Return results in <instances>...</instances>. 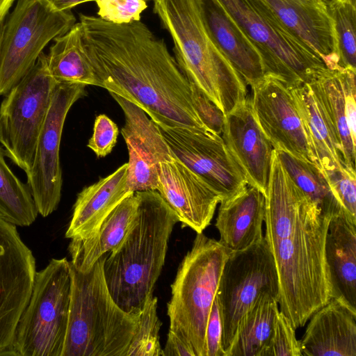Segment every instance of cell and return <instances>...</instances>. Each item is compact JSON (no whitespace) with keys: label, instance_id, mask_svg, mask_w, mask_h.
Masks as SVG:
<instances>
[{"label":"cell","instance_id":"cell-2","mask_svg":"<svg viewBox=\"0 0 356 356\" xmlns=\"http://www.w3.org/2000/svg\"><path fill=\"white\" fill-rule=\"evenodd\" d=\"M264 195V237L277 273L279 311L296 330L332 298L325 252L330 218L293 181L275 149Z\"/></svg>","mask_w":356,"mask_h":356},{"label":"cell","instance_id":"cell-42","mask_svg":"<svg viewBox=\"0 0 356 356\" xmlns=\"http://www.w3.org/2000/svg\"><path fill=\"white\" fill-rule=\"evenodd\" d=\"M15 0H0V20L4 19L10 8Z\"/></svg>","mask_w":356,"mask_h":356},{"label":"cell","instance_id":"cell-32","mask_svg":"<svg viewBox=\"0 0 356 356\" xmlns=\"http://www.w3.org/2000/svg\"><path fill=\"white\" fill-rule=\"evenodd\" d=\"M337 40L338 66L356 70V0H325Z\"/></svg>","mask_w":356,"mask_h":356},{"label":"cell","instance_id":"cell-4","mask_svg":"<svg viewBox=\"0 0 356 356\" xmlns=\"http://www.w3.org/2000/svg\"><path fill=\"white\" fill-rule=\"evenodd\" d=\"M172 37L177 65L189 82L226 115L247 99V85L212 40L197 0H154Z\"/></svg>","mask_w":356,"mask_h":356},{"label":"cell","instance_id":"cell-38","mask_svg":"<svg viewBox=\"0 0 356 356\" xmlns=\"http://www.w3.org/2000/svg\"><path fill=\"white\" fill-rule=\"evenodd\" d=\"M190 83L193 105L199 119L209 131L221 136L224 113L200 89Z\"/></svg>","mask_w":356,"mask_h":356},{"label":"cell","instance_id":"cell-12","mask_svg":"<svg viewBox=\"0 0 356 356\" xmlns=\"http://www.w3.org/2000/svg\"><path fill=\"white\" fill-rule=\"evenodd\" d=\"M86 86L58 83L38 135L33 165L26 175L38 213L47 217L60 203L63 185L60 145L67 115L86 95Z\"/></svg>","mask_w":356,"mask_h":356},{"label":"cell","instance_id":"cell-22","mask_svg":"<svg viewBox=\"0 0 356 356\" xmlns=\"http://www.w3.org/2000/svg\"><path fill=\"white\" fill-rule=\"evenodd\" d=\"M219 204L215 226L227 249L241 250L264 237L265 195L258 188L248 184Z\"/></svg>","mask_w":356,"mask_h":356},{"label":"cell","instance_id":"cell-8","mask_svg":"<svg viewBox=\"0 0 356 356\" xmlns=\"http://www.w3.org/2000/svg\"><path fill=\"white\" fill-rule=\"evenodd\" d=\"M70 293V263L65 257L51 259L36 271L29 303L15 330L16 355L62 356Z\"/></svg>","mask_w":356,"mask_h":356},{"label":"cell","instance_id":"cell-19","mask_svg":"<svg viewBox=\"0 0 356 356\" xmlns=\"http://www.w3.org/2000/svg\"><path fill=\"white\" fill-rule=\"evenodd\" d=\"M285 26L330 70L339 68L337 40L325 0H265Z\"/></svg>","mask_w":356,"mask_h":356},{"label":"cell","instance_id":"cell-30","mask_svg":"<svg viewBox=\"0 0 356 356\" xmlns=\"http://www.w3.org/2000/svg\"><path fill=\"white\" fill-rule=\"evenodd\" d=\"M275 150L293 181L323 215L331 218L343 209L316 165L284 151Z\"/></svg>","mask_w":356,"mask_h":356},{"label":"cell","instance_id":"cell-33","mask_svg":"<svg viewBox=\"0 0 356 356\" xmlns=\"http://www.w3.org/2000/svg\"><path fill=\"white\" fill-rule=\"evenodd\" d=\"M158 299L153 295L141 310L127 356H163L159 341L162 325L157 315Z\"/></svg>","mask_w":356,"mask_h":356},{"label":"cell","instance_id":"cell-7","mask_svg":"<svg viewBox=\"0 0 356 356\" xmlns=\"http://www.w3.org/2000/svg\"><path fill=\"white\" fill-rule=\"evenodd\" d=\"M260 55L264 75L295 88L314 81L327 67L298 40L265 0H218Z\"/></svg>","mask_w":356,"mask_h":356},{"label":"cell","instance_id":"cell-5","mask_svg":"<svg viewBox=\"0 0 356 356\" xmlns=\"http://www.w3.org/2000/svg\"><path fill=\"white\" fill-rule=\"evenodd\" d=\"M107 253L86 272L70 261V303L62 356L127 355L139 315L122 310L111 296L103 268Z\"/></svg>","mask_w":356,"mask_h":356},{"label":"cell","instance_id":"cell-13","mask_svg":"<svg viewBox=\"0 0 356 356\" xmlns=\"http://www.w3.org/2000/svg\"><path fill=\"white\" fill-rule=\"evenodd\" d=\"M35 273V259L17 226L0 215V355H16L15 330L29 303Z\"/></svg>","mask_w":356,"mask_h":356},{"label":"cell","instance_id":"cell-41","mask_svg":"<svg viewBox=\"0 0 356 356\" xmlns=\"http://www.w3.org/2000/svg\"><path fill=\"white\" fill-rule=\"evenodd\" d=\"M53 7L58 10H68L77 5L95 0H49Z\"/></svg>","mask_w":356,"mask_h":356},{"label":"cell","instance_id":"cell-29","mask_svg":"<svg viewBox=\"0 0 356 356\" xmlns=\"http://www.w3.org/2000/svg\"><path fill=\"white\" fill-rule=\"evenodd\" d=\"M279 312L277 300L264 293L246 312L225 356H259L268 343Z\"/></svg>","mask_w":356,"mask_h":356},{"label":"cell","instance_id":"cell-40","mask_svg":"<svg viewBox=\"0 0 356 356\" xmlns=\"http://www.w3.org/2000/svg\"><path fill=\"white\" fill-rule=\"evenodd\" d=\"M163 350V356H195L190 343L170 330Z\"/></svg>","mask_w":356,"mask_h":356},{"label":"cell","instance_id":"cell-17","mask_svg":"<svg viewBox=\"0 0 356 356\" xmlns=\"http://www.w3.org/2000/svg\"><path fill=\"white\" fill-rule=\"evenodd\" d=\"M156 191L182 227L201 233L210 225L219 195L174 154L159 164Z\"/></svg>","mask_w":356,"mask_h":356},{"label":"cell","instance_id":"cell-37","mask_svg":"<svg viewBox=\"0 0 356 356\" xmlns=\"http://www.w3.org/2000/svg\"><path fill=\"white\" fill-rule=\"evenodd\" d=\"M119 134L117 124L104 114L96 117L93 134L87 146L97 157H104L111 152L115 147Z\"/></svg>","mask_w":356,"mask_h":356},{"label":"cell","instance_id":"cell-21","mask_svg":"<svg viewBox=\"0 0 356 356\" xmlns=\"http://www.w3.org/2000/svg\"><path fill=\"white\" fill-rule=\"evenodd\" d=\"M212 40L247 86L264 76L259 54L218 0H197Z\"/></svg>","mask_w":356,"mask_h":356},{"label":"cell","instance_id":"cell-1","mask_svg":"<svg viewBox=\"0 0 356 356\" xmlns=\"http://www.w3.org/2000/svg\"><path fill=\"white\" fill-rule=\"evenodd\" d=\"M79 23L101 88L137 105L160 127L210 131L195 111L189 81L144 23L117 24L84 14Z\"/></svg>","mask_w":356,"mask_h":356},{"label":"cell","instance_id":"cell-31","mask_svg":"<svg viewBox=\"0 0 356 356\" xmlns=\"http://www.w3.org/2000/svg\"><path fill=\"white\" fill-rule=\"evenodd\" d=\"M0 146V215L19 227L33 224L38 213L29 186L12 171Z\"/></svg>","mask_w":356,"mask_h":356},{"label":"cell","instance_id":"cell-36","mask_svg":"<svg viewBox=\"0 0 356 356\" xmlns=\"http://www.w3.org/2000/svg\"><path fill=\"white\" fill-rule=\"evenodd\" d=\"M343 209L356 217V173L346 168L321 171Z\"/></svg>","mask_w":356,"mask_h":356},{"label":"cell","instance_id":"cell-3","mask_svg":"<svg viewBox=\"0 0 356 356\" xmlns=\"http://www.w3.org/2000/svg\"><path fill=\"white\" fill-rule=\"evenodd\" d=\"M136 218L122 241L106 254L104 274L108 291L124 312L139 315L165 264L177 216L157 191L135 192Z\"/></svg>","mask_w":356,"mask_h":356},{"label":"cell","instance_id":"cell-34","mask_svg":"<svg viewBox=\"0 0 356 356\" xmlns=\"http://www.w3.org/2000/svg\"><path fill=\"white\" fill-rule=\"evenodd\" d=\"M286 317L278 312L270 337L259 356H301L300 342Z\"/></svg>","mask_w":356,"mask_h":356},{"label":"cell","instance_id":"cell-6","mask_svg":"<svg viewBox=\"0 0 356 356\" xmlns=\"http://www.w3.org/2000/svg\"><path fill=\"white\" fill-rule=\"evenodd\" d=\"M229 252L219 241L197 233L171 285L169 330L189 343L195 356H206V327Z\"/></svg>","mask_w":356,"mask_h":356},{"label":"cell","instance_id":"cell-27","mask_svg":"<svg viewBox=\"0 0 356 356\" xmlns=\"http://www.w3.org/2000/svg\"><path fill=\"white\" fill-rule=\"evenodd\" d=\"M47 69L58 83H79L100 87L99 81L85 50L80 23L54 38L46 54Z\"/></svg>","mask_w":356,"mask_h":356},{"label":"cell","instance_id":"cell-39","mask_svg":"<svg viewBox=\"0 0 356 356\" xmlns=\"http://www.w3.org/2000/svg\"><path fill=\"white\" fill-rule=\"evenodd\" d=\"M222 327L216 296L209 313L205 332L206 356H225L222 348Z\"/></svg>","mask_w":356,"mask_h":356},{"label":"cell","instance_id":"cell-26","mask_svg":"<svg viewBox=\"0 0 356 356\" xmlns=\"http://www.w3.org/2000/svg\"><path fill=\"white\" fill-rule=\"evenodd\" d=\"M138 205V197L134 193L112 210L93 236L83 240L71 239L68 246L71 264L81 272L89 270L124 238L136 218Z\"/></svg>","mask_w":356,"mask_h":356},{"label":"cell","instance_id":"cell-18","mask_svg":"<svg viewBox=\"0 0 356 356\" xmlns=\"http://www.w3.org/2000/svg\"><path fill=\"white\" fill-rule=\"evenodd\" d=\"M221 135L248 184L265 194L274 148L255 119L250 97L225 115Z\"/></svg>","mask_w":356,"mask_h":356},{"label":"cell","instance_id":"cell-10","mask_svg":"<svg viewBox=\"0 0 356 356\" xmlns=\"http://www.w3.org/2000/svg\"><path fill=\"white\" fill-rule=\"evenodd\" d=\"M57 84L42 52L1 102L0 143L6 156L26 175L31 169L37 139Z\"/></svg>","mask_w":356,"mask_h":356},{"label":"cell","instance_id":"cell-11","mask_svg":"<svg viewBox=\"0 0 356 356\" xmlns=\"http://www.w3.org/2000/svg\"><path fill=\"white\" fill-rule=\"evenodd\" d=\"M264 293L278 300L276 266L264 236L245 249L230 250L222 269L216 297L225 356L243 317Z\"/></svg>","mask_w":356,"mask_h":356},{"label":"cell","instance_id":"cell-9","mask_svg":"<svg viewBox=\"0 0 356 356\" xmlns=\"http://www.w3.org/2000/svg\"><path fill=\"white\" fill-rule=\"evenodd\" d=\"M76 19L49 0H18L6 23L0 47V96L6 95L35 64L45 46L67 32Z\"/></svg>","mask_w":356,"mask_h":356},{"label":"cell","instance_id":"cell-28","mask_svg":"<svg viewBox=\"0 0 356 356\" xmlns=\"http://www.w3.org/2000/svg\"><path fill=\"white\" fill-rule=\"evenodd\" d=\"M341 70L327 68L309 84L336 133L346 168L355 171L356 143L351 138L346 122Z\"/></svg>","mask_w":356,"mask_h":356},{"label":"cell","instance_id":"cell-23","mask_svg":"<svg viewBox=\"0 0 356 356\" xmlns=\"http://www.w3.org/2000/svg\"><path fill=\"white\" fill-rule=\"evenodd\" d=\"M127 163L78 195L65 237L86 239L93 236L112 210L131 192L127 184Z\"/></svg>","mask_w":356,"mask_h":356},{"label":"cell","instance_id":"cell-43","mask_svg":"<svg viewBox=\"0 0 356 356\" xmlns=\"http://www.w3.org/2000/svg\"><path fill=\"white\" fill-rule=\"evenodd\" d=\"M4 19L0 20V47H1V38L3 33V29H4Z\"/></svg>","mask_w":356,"mask_h":356},{"label":"cell","instance_id":"cell-15","mask_svg":"<svg viewBox=\"0 0 356 356\" xmlns=\"http://www.w3.org/2000/svg\"><path fill=\"white\" fill-rule=\"evenodd\" d=\"M251 88L252 110L274 149L312 163L303 124L290 88L267 75Z\"/></svg>","mask_w":356,"mask_h":356},{"label":"cell","instance_id":"cell-35","mask_svg":"<svg viewBox=\"0 0 356 356\" xmlns=\"http://www.w3.org/2000/svg\"><path fill=\"white\" fill-rule=\"evenodd\" d=\"M98 16L117 24H128L140 19L147 8L146 0H95Z\"/></svg>","mask_w":356,"mask_h":356},{"label":"cell","instance_id":"cell-24","mask_svg":"<svg viewBox=\"0 0 356 356\" xmlns=\"http://www.w3.org/2000/svg\"><path fill=\"white\" fill-rule=\"evenodd\" d=\"M325 252L332 298L356 309V217L344 209L330 220Z\"/></svg>","mask_w":356,"mask_h":356},{"label":"cell","instance_id":"cell-20","mask_svg":"<svg viewBox=\"0 0 356 356\" xmlns=\"http://www.w3.org/2000/svg\"><path fill=\"white\" fill-rule=\"evenodd\" d=\"M300 341L305 356H356V309L332 298L309 319Z\"/></svg>","mask_w":356,"mask_h":356},{"label":"cell","instance_id":"cell-25","mask_svg":"<svg viewBox=\"0 0 356 356\" xmlns=\"http://www.w3.org/2000/svg\"><path fill=\"white\" fill-rule=\"evenodd\" d=\"M290 90L303 124L312 163L321 171L346 168L336 133L309 84Z\"/></svg>","mask_w":356,"mask_h":356},{"label":"cell","instance_id":"cell-14","mask_svg":"<svg viewBox=\"0 0 356 356\" xmlns=\"http://www.w3.org/2000/svg\"><path fill=\"white\" fill-rule=\"evenodd\" d=\"M158 127L175 156L207 182L221 200L248 185L221 136L208 131Z\"/></svg>","mask_w":356,"mask_h":356},{"label":"cell","instance_id":"cell-16","mask_svg":"<svg viewBox=\"0 0 356 356\" xmlns=\"http://www.w3.org/2000/svg\"><path fill=\"white\" fill-rule=\"evenodd\" d=\"M110 94L121 107L125 119L121 134L129 153L127 186L133 193L156 191L159 164L174 154L158 125L143 109L116 94Z\"/></svg>","mask_w":356,"mask_h":356}]
</instances>
